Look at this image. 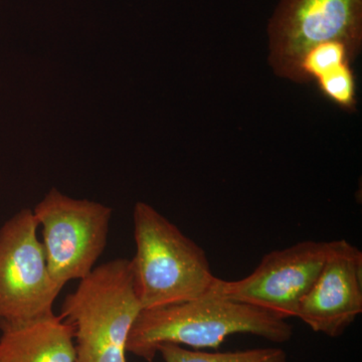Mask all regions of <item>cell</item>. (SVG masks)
Here are the masks:
<instances>
[{"label": "cell", "instance_id": "1", "mask_svg": "<svg viewBox=\"0 0 362 362\" xmlns=\"http://www.w3.org/2000/svg\"><path fill=\"white\" fill-rule=\"evenodd\" d=\"M293 333L287 320L251 305L209 295L140 312L131 328L127 352L152 362L164 343L216 349L233 334H252L271 342L285 343L291 339Z\"/></svg>", "mask_w": 362, "mask_h": 362}, {"label": "cell", "instance_id": "2", "mask_svg": "<svg viewBox=\"0 0 362 362\" xmlns=\"http://www.w3.org/2000/svg\"><path fill=\"white\" fill-rule=\"evenodd\" d=\"M133 223L136 254L131 263L142 310L211 295L218 278L202 247L145 202L135 204Z\"/></svg>", "mask_w": 362, "mask_h": 362}, {"label": "cell", "instance_id": "3", "mask_svg": "<svg viewBox=\"0 0 362 362\" xmlns=\"http://www.w3.org/2000/svg\"><path fill=\"white\" fill-rule=\"evenodd\" d=\"M141 311L131 259L95 267L66 295L59 314L73 327L76 362H127L128 337Z\"/></svg>", "mask_w": 362, "mask_h": 362}, {"label": "cell", "instance_id": "4", "mask_svg": "<svg viewBox=\"0 0 362 362\" xmlns=\"http://www.w3.org/2000/svg\"><path fill=\"white\" fill-rule=\"evenodd\" d=\"M42 226V247L51 278L64 288L94 270L108 244L113 209L71 199L52 188L33 209Z\"/></svg>", "mask_w": 362, "mask_h": 362}, {"label": "cell", "instance_id": "5", "mask_svg": "<svg viewBox=\"0 0 362 362\" xmlns=\"http://www.w3.org/2000/svg\"><path fill=\"white\" fill-rule=\"evenodd\" d=\"M39 226L30 209H21L0 226V325L54 314L63 288L47 270Z\"/></svg>", "mask_w": 362, "mask_h": 362}, {"label": "cell", "instance_id": "6", "mask_svg": "<svg viewBox=\"0 0 362 362\" xmlns=\"http://www.w3.org/2000/svg\"><path fill=\"white\" fill-rule=\"evenodd\" d=\"M331 242L304 240L269 252L249 276L218 279L211 295L251 305L277 318L297 317L302 300L322 270Z\"/></svg>", "mask_w": 362, "mask_h": 362}, {"label": "cell", "instance_id": "7", "mask_svg": "<svg viewBox=\"0 0 362 362\" xmlns=\"http://www.w3.org/2000/svg\"><path fill=\"white\" fill-rule=\"evenodd\" d=\"M270 63L296 81L302 56L314 45L343 40L359 51L362 0H281L268 25Z\"/></svg>", "mask_w": 362, "mask_h": 362}, {"label": "cell", "instance_id": "8", "mask_svg": "<svg viewBox=\"0 0 362 362\" xmlns=\"http://www.w3.org/2000/svg\"><path fill=\"white\" fill-rule=\"evenodd\" d=\"M361 313L362 252L347 240H331L325 264L302 300L297 318L314 332L337 338Z\"/></svg>", "mask_w": 362, "mask_h": 362}, {"label": "cell", "instance_id": "9", "mask_svg": "<svg viewBox=\"0 0 362 362\" xmlns=\"http://www.w3.org/2000/svg\"><path fill=\"white\" fill-rule=\"evenodd\" d=\"M0 362H76L71 324L56 314L0 325Z\"/></svg>", "mask_w": 362, "mask_h": 362}, {"label": "cell", "instance_id": "10", "mask_svg": "<svg viewBox=\"0 0 362 362\" xmlns=\"http://www.w3.org/2000/svg\"><path fill=\"white\" fill-rule=\"evenodd\" d=\"M358 52L343 40H328L314 45L300 59L296 81H318L343 66L351 65V59Z\"/></svg>", "mask_w": 362, "mask_h": 362}, {"label": "cell", "instance_id": "11", "mask_svg": "<svg viewBox=\"0 0 362 362\" xmlns=\"http://www.w3.org/2000/svg\"><path fill=\"white\" fill-rule=\"evenodd\" d=\"M164 362H288L284 349L266 347L232 352H206L164 343L158 347Z\"/></svg>", "mask_w": 362, "mask_h": 362}, {"label": "cell", "instance_id": "12", "mask_svg": "<svg viewBox=\"0 0 362 362\" xmlns=\"http://www.w3.org/2000/svg\"><path fill=\"white\" fill-rule=\"evenodd\" d=\"M316 83L324 96L343 110H356V78L350 65L341 66Z\"/></svg>", "mask_w": 362, "mask_h": 362}]
</instances>
